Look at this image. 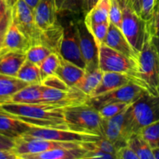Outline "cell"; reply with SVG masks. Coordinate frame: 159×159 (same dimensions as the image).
<instances>
[{"label": "cell", "instance_id": "48", "mask_svg": "<svg viewBox=\"0 0 159 159\" xmlns=\"http://www.w3.org/2000/svg\"><path fill=\"white\" fill-rule=\"evenodd\" d=\"M152 153L154 159H159V147L152 148Z\"/></svg>", "mask_w": 159, "mask_h": 159}, {"label": "cell", "instance_id": "26", "mask_svg": "<svg viewBox=\"0 0 159 159\" xmlns=\"http://www.w3.org/2000/svg\"><path fill=\"white\" fill-rule=\"evenodd\" d=\"M103 71L100 68H96L93 71H85V75L75 86L82 90L89 97L90 95L97 88L102 80Z\"/></svg>", "mask_w": 159, "mask_h": 159}, {"label": "cell", "instance_id": "13", "mask_svg": "<svg viewBox=\"0 0 159 159\" xmlns=\"http://www.w3.org/2000/svg\"><path fill=\"white\" fill-rule=\"evenodd\" d=\"M77 26L81 51L85 62V71L99 68V48L94 37L87 28L84 20H78Z\"/></svg>", "mask_w": 159, "mask_h": 159}, {"label": "cell", "instance_id": "42", "mask_svg": "<svg viewBox=\"0 0 159 159\" xmlns=\"http://www.w3.org/2000/svg\"><path fill=\"white\" fill-rule=\"evenodd\" d=\"M11 21V8L8 11L7 14L2 21L0 23V52H1L2 49L3 48V42H4L5 35H6V32L7 30V28L9 26V23Z\"/></svg>", "mask_w": 159, "mask_h": 159}, {"label": "cell", "instance_id": "40", "mask_svg": "<svg viewBox=\"0 0 159 159\" xmlns=\"http://www.w3.org/2000/svg\"><path fill=\"white\" fill-rule=\"evenodd\" d=\"M115 159L114 155L109 154L107 152H103L99 148H96L93 146V148L90 149H88L86 153L84 155L83 159Z\"/></svg>", "mask_w": 159, "mask_h": 159}, {"label": "cell", "instance_id": "11", "mask_svg": "<svg viewBox=\"0 0 159 159\" xmlns=\"http://www.w3.org/2000/svg\"><path fill=\"white\" fill-rule=\"evenodd\" d=\"M60 56L78 66L85 69V62L81 51L77 21L71 20L64 26V34L61 45Z\"/></svg>", "mask_w": 159, "mask_h": 159}, {"label": "cell", "instance_id": "31", "mask_svg": "<svg viewBox=\"0 0 159 159\" xmlns=\"http://www.w3.org/2000/svg\"><path fill=\"white\" fill-rule=\"evenodd\" d=\"M59 65H60V54L51 52L44 59L40 66L42 80L47 76L55 74Z\"/></svg>", "mask_w": 159, "mask_h": 159}, {"label": "cell", "instance_id": "5", "mask_svg": "<svg viewBox=\"0 0 159 159\" xmlns=\"http://www.w3.org/2000/svg\"><path fill=\"white\" fill-rule=\"evenodd\" d=\"M99 68L103 72L111 71L127 75L137 84L142 86L139 78V63L112 49L105 43L99 48Z\"/></svg>", "mask_w": 159, "mask_h": 159}, {"label": "cell", "instance_id": "35", "mask_svg": "<svg viewBox=\"0 0 159 159\" xmlns=\"http://www.w3.org/2000/svg\"><path fill=\"white\" fill-rule=\"evenodd\" d=\"M129 105L130 104L126 102H114L104 106L98 111L102 119L108 120L124 111Z\"/></svg>", "mask_w": 159, "mask_h": 159}, {"label": "cell", "instance_id": "45", "mask_svg": "<svg viewBox=\"0 0 159 159\" xmlns=\"http://www.w3.org/2000/svg\"><path fill=\"white\" fill-rule=\"evenodd\" d=\"M0 159H19L12 150H0Z\"/></svg>", "mask_w": 159, "mask_h": 159}, {"label": "cell", "instance_id": "12", "mask_svg": "<svg viewBox=\"0 0 159 159\" xmlns=\"http://www.w3.org/2000/svg\"><path fill=\"white\" fill-rule=\"evenodd\" d=\"M88 99L89 96L76 86L71 87L67 90H62L43 85L42 103L67 107L85 103Z\"/></svg>", "mask_w": 159, "mask_h": 159}, {"label": "cell", "instance_id": "9", "mask_svg": "<svg viewBox=\"0 0 159 159\" xmlns=\"http://www.w3.org/2000/svg\"><path fill=\"white\" fill-rule=\"evenodd\" d=\"M145 93L148 92L142 86L132 82L104 94L89 98L86 102L99 110L104 106L114 102H126L131 104L140 99Z\"/></svg>", "mask_w": 159, "mask_h": 159}, {"label": "cell", "instance_id": "30", "mask_svg": "<svg viewBox=\"0 0 159 159\" xmlns=\"http://www.w3.org/2000/svg\"><path fill=\"white\" fill-rule=\"evenodd\" d=\"M51 53V51L44 45L35 44L32 45L30 48L26 51V57L30 61L40 67L42 62Z\"/></svg>", "mask_w": 159, "mask_h": 159}, {"label": "cell", "instance_id": "44", "mask_svg": "<svg viewBox=\"0 0 159 159\" xmlns=\"http://www.w3.org/2000/svg\"><path fill=\"white\" fill-rule=\"evenodd\" d=\"M9 9L6 0H0V23L2 21Z\"/></svg>", "mask_w": 159, "mask_h": 159}, {"label": "cell", "instance_id": "33", "mask_svg": "<svg viewBox=\"0 0 159 159\" xmlns=\"http://www.w3.org/2000/svg\"><path fill=\"white\" fill-rule=\"evenodd\" d=\"M138 133L148 142L151 147H159V120L144 127Z\"/></svg>", "mask_w": 159, "mask_h": 159}, {"label": "cell", "instance_id": "32", "mask_svg": "<svg viewBox=\"0 0 159 159\" xmlns=\"http://www.w3.org/2000/svg\"><path fill=\"white\" fill-rule=\"evenodd\" d=\"M155 1V0H135L131 8L143 20L148 22L152 18Z\"/></svg>", "mask_w": 159, "mask_h": 159}, {"label": "cell", "instance_id": "1", "mask_svg": "<svg viewBox=\"0 0 159 159\" xmlns=\"http://www.w3.org/2000/svg\"><path fill=\"white\" fill-rule=\"evenodd\" d=\"M64 108L48 103L6 102L0 104V109L3 111L35 127L68 129L65 120Z\"/></svg>", "mask_w": 159, "mask_h": 159}, {"label": "cell", "instance_id": "17", "mask_svg": "<svg viewBox=\"0 0 159 159\" xmlns=\"http://www.w3.org/2000/svg\"><path fill=\"white\" fill-rule=\"evenodd\" d=\"M31 46V42L16 26L11 17L10 23L5 35L2 50L26 53Z\"/></svg>", "mask_w": 159, "mask_h": 159}, {"label": "cell", "instance_id": "46", "mask_svg": "<svg viewBox=\"0 0 159 159\" xmlns=\"http://www.w3.org/2000/svg\"><path fill=\"white\" fill-rule=\"evenodd\" d=\"M99 0H84L83 3V13L84 16L88 12H89L95 6H96V3L98 2Z\"/></svg>", "mask_w": 159, "mask_h": 159}, {"label": "cell", "instance_id": "37", "mask_svg": "<svg viewBox=\"0 0 159 159\" xmlns=\"http://www.w3.org/2000/svg\"><path fill=\"white\" fill-rule=\"evenodd\" d=\"M109 18H110V23L121 29L123 12L119 0H111Z\"/></svg>", "mask_w": 159, "mask_h": 159}, {"label": "cell", "instance_id": "3", "mask_svg": "<svg viewBox=\"0 0 159 159\" xmlns=\"http://www.w3.org/2000/svg\"><path fill=\"white\" fill-rule=\"evenodd\" d=\"M139 78L143 88L150 95L159 96V54L152 37L147 34L139 53Z\"/></svg>", "mask_w": 159, "mask_h": 159}, {"label": "cell", "instance_id": "22", "mask_svg": "<svg viewBox=\"0 0 159 159\" xmlns=\"http://www.w3.org/2000/svg\"><path fill=\"white\" fill-rule=\"evenodd\" d=\"M64 34V26L58 22L43 30L40 36V44L44 45L51 52L60 54L61 45Z\"/></svg>", "mask_w": 159, "mask_h": 159}, {"label": "cell", "instance_id": "28", "mask_svg": "<svg viewBox=\"0 0 159 159\" xmlns=\"http://www.w3.org/2000/svg\"><path fill=\"white\" fill-rule=\"evenodd\" d=\"M16 77L29 84H41L42 82L40 67L27 59L19 70Z\"/></svg>", "mask_w": 159, "mask_h": 159}, {"label": "cell", "instance_id": "14", "mask_svg": "<svg viewBox=\"0 0 159 159\" xmlns=\"http://www.w3.org/2000/svg\"><path fill=\"white\" fill-rule=\"evenodd\" d=\"M104 43L126 57L138 62L139 52H138L129 43L121 29L111 23L109 26L108 34Z\"/></svg>", "mask_w": 159, "mask_h": 159}, {"label": "cell", "instance_id": "38", "mask_svg": "<svg viewBox=\"0 0 159 159\" xmlns=\"http://www.w3.org/2000/svg\"><path fill=\"white\" fill-rule=\"evenodd\" d=\"M41 85H44L46 87H49V88L57 89L62 90H67L71 88L56 74L51 75L45 77L42 80Z\"/></svg>", "mask_w": 159, "mask_h": 159}, {"label": "cell", "instance_id": "16", "mask_svg": "<svg viewBox=\"0 0 159 159\" xmlns=\"http://www.w3.org/2000/svg\"><path fill=\"white\" fill-rule=\"evenodd\" d=\"M26 59V53L2 49L0 52V74L16 77L19 70Z\"/></svg>", "mask_w": 159, "mask_h": 159}, {"label": "cell", "instance_id": "51", "mask_svg": "<svg viewBox=\"0 0 159 159\" xmlns=\"http://www.w3.org/2000/svg\"><path fill=\"white\" fill-rule=\"evenodd\" d=\"M127 2L129 3V5H130V6H133V4H134V2L135 0H127Z\"/></svg>", "mask_w": 159, "mask_h": 159}, {"label": "cell", "instance_id": "23", "mask_svg": "<svg viewBox=\"0 0 159 159\" xmlns=\"http://www.w3.org/2000/svg\"><path fill=\"white\" fill-rule=\"evenodd\" d=\"M43 85L41 84H29L10 98L8 102L16 103H42Z\"/></svg>", "mask_w": 159, "mask_h": 159}, {"label": "cell", "instance_id": "29", "mask_svg": "<svg viewBox=\"0 0 159 159\" xmlns=\"http://www.w3.org/2000/svg\"><path fill=\"white\" fill-rule=\"evenodd\" d=\"M84 0H56L57 13H83Z\"/></svg>", "mask_w": 159, "mask_h": 159}, {"label": "cell", "instance_id": "8", "mask_svg": "<svg viewBox=\"0 0 159 159\" xmlns=\"http://www.w3.org/2000/svg\"><path fill=\"white\" fill-rule=\"evenodd\" d=\"M11 17L12 22L29 39L32 45L40 44L42 30L37 24L34 9L24 0H17L11 7Z\"/></svg>", "mask_w": 159, "mask_h": 159}, {"label": "cell", "instance_id": "50", "mask_svg": "<svg viewBox=\"0 0 159 159\" xmlns=\"http://www.w3.org/2000/svg\"><path fill=\"white\" fill-rule=\"evenodd\" d=\"M7 1V3H8V6H9V8L12 7V6H14V4H15L17 0H6Z\"/></svg>", "mask_w": 159, "mask_h": 159}, {"label": "cell", "instance_id": "6", "mask_svg": "<svg viewBox=\"0 0 159 159\" xmlns=\"http://www.w3.org/2000/svg\"><path fill=\"white\" fill-rule=\"evenodd\" d=\"M91 143L67 142L44 138H31L23 135L15 140V145L12 151L17 155L19 159H20V157L25 155L40 153L57 148H86L89 149L91 146Z\"/></svg>", "mask_w": 159, "mask_h": 159}, {"label": "cell", "instance_id": "2", "mask_svg": "<svg viewBox=\"0 0 159 159\" xmlns=\"http://www.w3.org/2000/svg\"><path fill=\"white\" fill-rule=\"evenodd\" d=\"M159 120V96L145 93L129 105L125 112L124 134L128 138L141 129Z\"/></svg>", "mask_w": 159, "mask_h": 159}, {"label": "cell", "instance_id": "34", "mask_svg": "<svg viewBox=\"0 0 159 159\" xmlns=\"http://www.w3.org/2000/svg\"><path fill=\"white\" fill-rule=\"evenodd\" d=\"M110 24V21H108L86 26L92 34V35L94 37L98 48H99L102 43H104L106 37H107V34H108Z\"/></svg>", "mask_w": 159, "mask_h": 159}, {"label": "cell", "instance_id": "4", "mask_svg": "<svg viewBox=\"0 0 159 159\" xmlns=\"http://www.w3.org/2000/svg\"><path fill=\"white\" fill-rule=\"evenodd\" d=\"M64 115L70 130L102 137L103 119L99 111L87 102L65 107Z\"/></svg>", "mask_w": 159, "mask_h": 159}, {"label": "cell", "instance_id": "41", "mask_svg": "<svg viewBox=\"0 0 159 159\" xmlns=\"http://www.w3.org/2000/svg\"><path fill=\"white\" fill-rule=\"evenodd\" d=\"M115 159H139L133 149L127 144L117 149L115 154Z\"/></svg>", "mask_w": 159, "mask_h": 159}, {"label": "cell", "instance_id": "49", "mask_svg": "<svg viewBox=\"0 0 159 159\" xmlns=\"http://www.w3.org/2000/svg\"><path fill=\"white\" fill-rule=\"evenodd\" d=\"M152 40H153L154 43H155V46H156L157 50H158V54H159V37H152Z\"/></svg>", "mask_w": 159, "mask_h": 159}, {"label": "cell", "instance_id": "18", "mask_svg": "<svg viewBox=\"0 0 159 159\" xmlns=\"http://www.w3.org/2000/svg\"><path fill=\"white\" fill-rule=\"evenodd\" d=\"M34 12L37 26L41 30L57 22L56 0H39Z\"/></svg>", "mask_w": 159, "mask_h": 159}, {"label": "cell", "instance_id": "24", "mask_svg": "<svg viewBox=\"0 0 159 159\" xmlns=\"http://www.w3.org/2000/svg\"><path fill=\"white\" fill-rule=\"evenodd\" d=\"M28 85L17 77L0 74V100L8 102L14 94Z\"/></svg>", "mask_w": 159, "mask_h": 159}, {"label": "cell", "instance_id": "25", "mask_svg": "<svg viewBox=\"0 0 159 159\" xmlns=\"http://www.w3.org/2000/svg\"><path fill=\"white\" fill-rule=\"evenodd\" d=\"M111 0H99L96 6L85 15L84 21L86 26L110 21Z\"/></svg>", "mask_w": 159, "mask_h": 159}, {"label": "cell", "instance_id": "47", "mask_svg": "<svg viewBox=\"0 0 159 159\" xmlns=\"http://www.w3.org/2000/svg\"><path fill=\"white\" fill-rule=\"evenodd\" d=\"M24 1L34 10V9H35L36 6H37L39 0H24Z\"/></svg>", "mask_w": 159, "mask_h": 159}, {"label": "cell", "instance_id": "19", "mask_svg": "<svg viewBox=\"0 0 159 159\" xmlns=\"http://www.w3.org/2000/svg\"><path fill=\"white\" fill-rule=\"evenodd\" d=\"M132 82H135L134 80L127 75L118 72L106 71V72H103V75H102L100 83L99 84L97 88L94 90V92L90 95L89 98L104 94V93H107L112 90L120 88V87L127 85Z\"/></svg>", "mask_w": 159, "mask_h": 159}, {"label": "cell", "instance_id": "15", "mask_svg": "<svg viewBox=\"0 0 159 159\" xmlns=\"http://www.w3.org/2000/svg\"><path fill=\"white\" fill-rule=\"evenodd\" d=\"M35 126L26 123L0 109V134L16 140Z\"/></svg>", "mask_w": 159, "mask_h": 159}, {"label": "cell", "instance_id": "43", "mask_svg": "<svg viewBox=\"0 0 159 159\" xmlns=\"http://www.w3.org/2000/svg\"><path fill=\"white\" fill-rule=\"evenodd\" d=\"M15 145V140L0 134V150H12Z\"/></svg>", "mask_w": 159, "mask_h": 159}, {"label": "cell", "instance_id": "27", "mask_svg": "<svg viewBox=\"0 0 159 159\" xmlns=\"http://www.w3.org/2000/svg\"><path fill=\"white\" fill-rule=\"evenodd\" d=\"M127 144L133 149L139 159H154L152 148L139 133L132 134Z\"/></svg>", "mask_w": 159, "mask_h": 159}, {"label": "cell", "instance_id": "52", "mask_svg": "<svg viewBox=\"0 0 159 159\" xmlns=\"http://www.w3.org/2000/svg\"><path fill=\"white\" fill-rule=\"evenodd\" d=\"M2 103H4V102H3L2 101H1V100H0V104H2Z\"/></svg>", "mask_w": 159, "mask_h": 159}, {"label": "cell", "instance_id": "10", "mask_svg": "<svg viewBox=\"0 0 159 159\" xmlns=\"http://www.w3.org/2000/svg\"><path fill=\"white\" fill-rule=\"evenodd\" d=\"M24 136L44 138V139L54 140V141L79 143L95 142L102 138L99 135L75 131V130H71L70 129L40 127H33L27 133L25 134Z\"/></svg>", "mask_w": 159, "mask_h": 159}, {"label": "cell", "instance_id": "20", "mask_svg": "<svg viewBox=\"0 0 159 159\" xmlns=\"http://www.w3.org/2000/svg\"><path fill=\"white\" fill-rule=\"evenodd\" d=\"M88 149L86 148H57L40 153L25 155L20 159H83Z\"/></svg>", "mask_w": 159, "mask_h": 159}, {"label": "cell", "instance_id": "21", "mask_svg": "<svg viewBox=\"0 0 159 159\" xmlns=\"http://www.w3.org/2000/svg\"><path fill=\"white\" fill-rule=\"evenodd\" d=\"M85 73V69L75 64L65 60L60 56V65L55 74L58 75L69 87L75 86Z\"/></svg>", "mask_w": 159, "mask_h": 159}, {"label": "cell", "instance_id": "7", "mask_svg": "<svg viewBox=\"0 0 159 159\" xmlns=\"http://www.w3.org/2000/svg\"><path fill=\"white\" fill-rule=\"evenodd\" d=\"M123 12L121 30L138 52L142 49L147 37L146 22L129 5L127 0H119Z\"/></svg>", "mask_w": 159, "mask_h": 159}, {"label": "cell", "instance_id": "39", "mask_svg": "<svg viewBox=\"0 0 159 159\" xmlns=\"http://www.w3.org/2000/svg\"><path fill=\"white\" fill-rule=\"evenodd\" d=\"M93 146L96 148H99L100 150L103 151V152H107L109 154H111V155H114L116 154V151H117V147L113 144V142H111L110 141H109L108 139H107L104 137H102L99 140H98L97 141H95L93 143Z\"/></svg>", "mask_w": 159, "mask_h": 159}, {"label": "cell", "instance_id": "36", "mask_svg": "<svg viewBox=\"0 0 159 159\" xmlns=\"http://www.w3.org/2000/svg\"><path fill=\"white\" fill-rule=\"evenodd\" d=\"M147 34L152 37H159V0H155L152 18L146 22Z\"/></svg>", "mask_w": 159, "mask_h": 159}]
</instances>
